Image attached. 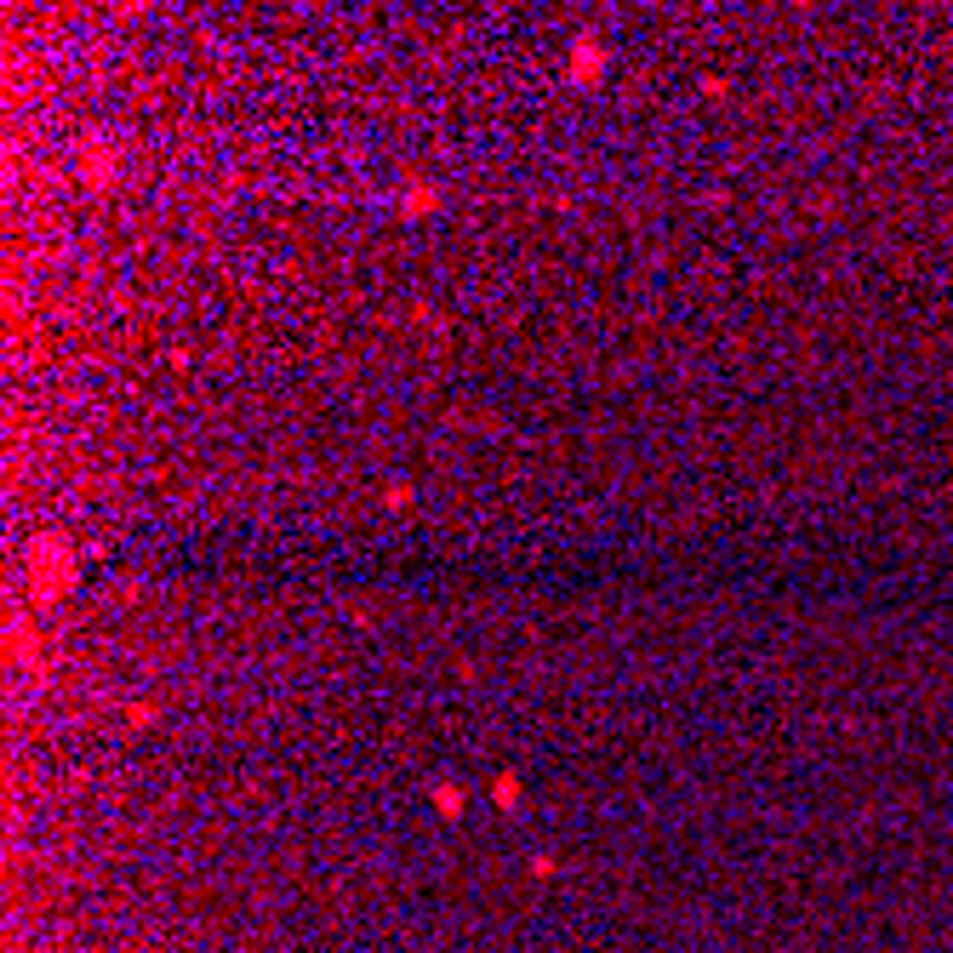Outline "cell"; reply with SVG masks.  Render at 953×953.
Instances as JSON below:
<instances>
[{
  "label": "cell",
  "mask_w": 953,
  "mask_h": 953,
  "mask_svg": "<svg viewBox=\"0 0 953 953\" xmlns=\"http://www.w3.org/2000/svg\"><path fill=\"white\" fill-rule=\"evenodd\" d=\"M600 74H605V46L600 40H577L571 46V80L577 86H594Z\"/></svg>",
  "instance_id": "6da1fadb"
},
{
  "label": "cell",
  "mask_w": 953,
  "mask_h": 953,
  "mask_svg": "<svg viewBox=\"0 0 953 953\" xmlns=\"http://www.w3.org/2000/svg\"><path fill=\"white\" fill-rule=\"evenodd\" d=\"M405 217H422V212H434V189L429 184H412L405 189V206H400Z\"/></svg>",
  "instance_id": "7a4b0ae2"
}]
</instances>
